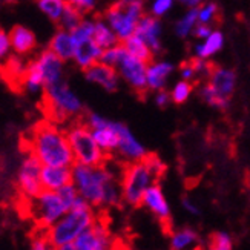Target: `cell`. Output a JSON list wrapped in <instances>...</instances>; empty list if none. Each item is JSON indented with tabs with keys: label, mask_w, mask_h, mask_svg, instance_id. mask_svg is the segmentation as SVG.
I'll use <instances>...</instances> for the list:
<instances>
[{
	"label": "cell",
	"mask_w": 250,
	"mask_h": 250,
	"mask_svg": "<svg viewBox=\"0 0 250 250\" xmlns=\"http://www.w3.org/2000/svg\"><path fill=\"white\" fill-rule=\"evenodd\" d=\"M135 34L147 43L154 56L161 54V51H163V45H161V21H160L158 17L152 16V14H145L138 20Z\"/></svg>",
	"instance_id": "cell-15"
},
{
	"label": "cell",
	"mask_w": 250,
	"mask_h": 250,
	"mask_svg": "<svg viewBox=\"0 0 250 250\" xmlns=\"http://www.w3.org/2000/svg\"><path fill=\"white\" fill-rule=\"evenodd\" d=\"M208 82L212 84V88L216 91V94H218L221 99L230 100V97L236 88V74L232 69L215 66L213 64L208 77Z\"/></svg>",
	"instance_id": "cell-17"
},
{
	"label": "cell",
	"mask_w": 250,
	"mask_h": 250,
	"mask_svg": "<svg viewBox=\"0 0 250 250\" xmlns=\"http://www.w3.org/2000/svg\"><path fill=\"white\" fill-rule=\"evenodd\" d=\"M28 152L43 166H74V154L66 135L56 122L39 123L28 138Z\"/></svg>",
	"instance_id": "cell-2"
},
{
	"label": "cell",
	"mask_w": 250,
	"mask_h": 250,
	"mask_svg": "<svg viewBox=\"0 0 250 250\" xmlns=\"http://www.w3.org/2000/svg\"><path fill=\"white\" fill-rule=\"evenodd\" d=\"M172 5H173V0H155L150 6V14L155 16V17L165 16L172 8Z\"/></svg>",
	"instance_id": "cell-43"
},
{
	"label": "cell",
	"mask_w": 250,
	"mask_h": 250,
	"mask_svg": "<svg viewBox=\"0 0 250 250\" xmlns=\"http://www.w3.org/2000/svg\"><path fill=\"white\" fill-rule=\"evenodd\" d=\"M11 40H9V32L0 29V68H2L3 62L11 56Z\"/></svg>",
	"instance_id": "cell-42"
},
{
	"label": "cell",
	"mask_w": 250,
	"mask_h": 250,
	"mask_svg": "<svg viewBox=\"0 0 250 250\" xmlns=\"http://www.w3.org/2000/svg\"><path fill=\"white\" fill-rule=\"evenodd\" d=\"M102 54H103V48L94 39H89V40L77 43L72 62L75 63V66L84 71L89 66H92L94 63L100 62Z\"/></svg>",
	"instance_id": "cell-19"
},
{
	"label": "cell",
	"mask_w": 250,
	"mask_h": 250,
	"mask_svg": "<svg viewBox=\"0 0 250 250\" xmlns=\"http://www.w3.org/2000/svg\"><path fill=\"white\" fill-rule=\"evenodd\" d=\"M94 40L99 45L106 49L120 43V39L117 37L115 31L109 26V23L104 19H95V28H94Z\"/></svg>",
	"instance_id": "cell-26"
},
{
	"label": "cell",
	"mask_w": 250,
	"mask_h": 250,
	"mask_svg": "<svg viewBox=\"0 0 250 250\" xmlns=\"http://www.w3.org/2000/svg\"><path fill=\"white\" fill-rule=\"evenodd\" d=\"M92 135L99 146L103 149L104 154L109 157L115 154L118 140H120V132H118V123L117 122H107V125L92 129Z\"/></svg>",
	"instance_id": "cell-22"
},
{
	"label": "cell",
	"mask_w": 250,
	"mask_h": 250,
	"mask_svg": "<svg viewBox=\"0 0 250 250\" xmlns=\"http://www.w3.org/2000/svg\"><path fill=\"white\" fill-rule=\"evenodd\" d=\"M43 165L28 152L25 158L21 160L20 167L17 172V188L21 193V197L25 200L34 198L36 195H39L43 188H42V181H40V173H42Z\"/></svg>",
	"instance_id": "cell-9"
},
{
	"label": "cell",
	"mask_w": 250,
	"mask_h": 250,
	"mask_svg": "<svg viewBox=\"0 0 250 250\" xmlns=\"http://www.w3.org/2000/svg\"><path fill=\"white\" fill-rule=\"evenodd\" d=\"M45 109L52 122L60 123L79 117L83 112V103L71 86L63 80L45 86L43 91Z\"/></svg>",
	"instance_id": "cell-4"
},
{
	"label": "cell",
	"mask_w": 250,
	"mask_h": 250,
	"mask_svg": "<svg viewBox=\"0 0 250 250\" xmlns=\"http://www.w3.org/2000/svg\"><path fill=\"white\" fill-rule=\"evenodd\" d=\"M218 11H220L218 6H216V3H213V2L198 6V21L200 23L210 25L212 21L218 17Z\"/></svg>",
	"instance_id": "cell-40"
},
{
	"label": "cell",
	"mask_w": 250,
	"mask_h": 250,
	"mask_svg": "<svg viewBox=\"0 0 250 250\" xmlns=\"http://www.w3.org/2000/svg\"><path fill=\"white\" fill-rule=\"evenodd\" d=\"M155 103H157V106L158 107H163V109H165V107L172 102V99H170V94L166 91V89H160V91H157V95H155Z\"/></svg>",
	"instance_id": "cell-48"
},
{
	"label": "cell",
	"mask_w": 250,
	"mask_h": 250,
	"mask_svg": "<svg viewBox=\"0 0 250 250\" xmlns=\"http://www.w3.org/2000/svg\"><path fill=\"white\" fill-rule=\"evenodd\" d=\"M66 5V0H37V6L42 11V14L46 16L51 21H56V23H59Z\"/></svg>",
	"instance_id": "cell-29"
},
{
	"label": "cell",
	"mask_w": 250,
	"mask_h": 250,
	"mask_svg": "<svg viewBox=\"0 0 250 250\" xmlns=\"http://www.w3.org/2000/svg\"><path fill=\"white\" fill-rule=\"evenodd\" d=\"M66 2L72 6H75L79 11H82L83 14L92 13V11L97 8V3L99 0H66Z\"/></svg>",
	"instance_id": "cell-44"
},
{
	"label": "cell",
	"mask_w": 250,
	"mask_h": 250,
	"mask_svg": "<svg viewBox=\"0 0 250 250\" xmlns=\"http://www.w3.org/2000/svg\"><path fill=\"white\" fill-rule=\"evenodd\" d=\"M74 247L75 250H107L114 247V238L107 224L97 218L89 229L74 241Z\"/></svg>",
	"instance_id": "cell-11"
},
{
	"label": "cell",
	"mask_w": 250,
	"mask_h": 250,
	"mask_svg": "<svg viewBox=\"0 0 250 250\" xmlns=\"http://www.w3.org/2000/svg\"><path fill=\"white\" fill-rule=\"evenodd\" d=\"M95 208L82 200L74 208L68 209L62 218L48 229L51 247L62 249L64 244H74V241L95 223Z\"/></svg>",
	"instance_id": "cell-3"
},
{
	"label": "cell",
	"mask_w": 250,
	"mask_h": 250,
	"mask_svg": "<svg viewBox=\"0 0 250 250\" xmlns=\"http://www.w3.org/2000/svg\"><path fill=\"white\" fill-rule=\"evenodd\" d=\"M45 86H46V82H45V79H43L42 72L37 69V66L34 63L29 62L28 69L23 75V79H21L20 88L29 95H39V94H43Z\"/></svg>",
	"instance_id": "cell-25"
},
{
	"label": "cell",
	"mask_w": 250,
	"mask_h": 250,
	"mask_svg": "<svg viewBox=\"0 0 250 250\" xmlns=\"http://www.w3.org/2000/svg\"><path fill=\"white\" fill-rule=\"evenodd\" d=\"M122 43H123L125 49L130 54V56H134V57H137L140 60L146 62V63L152 62V59H154V54H152L149 45L141 37H138L137 34H132L126 40H123Z\"/></svg>",
	"instance_id": "cell-28"
},
{
	"label": "cell",
	"mask_w": 250,
	"mask_h": 250,
	"mask_svg": "<svg viewBox=\"0 0 250 250\" xmlns=\"http://www.w3.org/2000/svg\"><path fill=\"white\" fill-rule=\"evenodd\" d=\"M28 201V212L32 216L39 227L49 229L52 224H56L62 216L66 213L68 208L63 203L60 193L57 190L43 189L34 198Z\"/></svg>",
	"instance_id": "cell-8"
},
{
	"label": "cell",
	"mask_w": 250,
	"mask_h": 250,
	"mask_svg": "<svg viewBox=\"0 0 250 250\" xmlns=\"http://www.w3.org/2000/svg\"><path fill=\"white\" fill-rule=\"evenodd\" d=\"M223 46H224V36L220 31H212V34L208 39H204L203 43H198L195 46V57L209 59L213 54L221 51Z\"/></svg>",
	"instance_id": "cell-27"
},
{
	"label": "cell",
	"mask_w": 250,
	"mask_h": 250,
	"mask_svg": "<svg viewBox=\"0 0 250 250\" xmlns=\"http://www.w3.org/2000/svg\"><path fill=\"white\" fill-rule=\"evenodd\" d=\"M118 132H120V140H118V146L115 150L118 158L125 163H132L140 161L146 157L147 150L135 138V135L130 132V129L126 125L118 123Z\"/></svg>",
	"instance_id": "cell-12"
},
{
	"label": "cell",
	"mask_w": 250,
	"mask_h": 250,
	"mask_svg": "<svg viewBox=\"0 0 250 250\" xmlns=\"http://www.w3.org/2000/svg\"><path fill=\"white\" fill-rule=\"evenodd\" d=\"M123 52H125V46H123V43L120 42L118 45H114L111 48H106L103 49V54H102V59L100 62L106 63V64H109V66H117V63L118 60L122 59L123 56Z\"/></svg>",
	"instance_id": "cell-39"
},
{
	"label": "cell",
	"mask_w": 250,
	"mask_h": 250,
	"mask_svg": "<svg viewBox=\"0 0 250 250\" xmlns=\"http://www.w3.org/2000/svg\"><path fill=\"white\" fill-rule=\"evenodd\" d=\"M42 188L46 190H60L72 183V169L68 166H43L40 173Z\"/></svg>",
	"instance_id": "cell-18"
},
{
	"label": "cell",
	"mask_w": 250,
	"mask_h": 250,
	"mask_svg": "<svg viewBox=\"0 0 250 250\" xmlns=\"http://www.w3.org/2000/svg\"><path fill=\"white\" fill-rule=\"evenodd\" d=\"M180 74H181V77L183 80H193V79H197V74H195V69L192 66V63L190 62H184L181 64V68H180Z\"/></svg>",
	"instance_id": "cell-47"
},
{
	"label": "cell",
	"mask_w": 250,
	"mask_h": 250,
	"mask_svg": "<svg viewBox=\"0 0 250 250\" xmlns=\"http://www.w3.org/2000/svg\"><path fill=\"white\" fill-rule=\"evenodd\" d=\"M115 69L120 74V79H123L130 88H132L138 95H145L147 89V82H146V71H147V63L140 60L125 49L122 59L118 60Z\"/></svg>",
	"instance_id": "cell-10"
},
{
	"label": "cell",
	"mask_w": 250,
	"mask_h": 250,
	"mask_svg": "<svg viewBox=\"0 0 250 250\" xmlns=\"http://www.w3.org/2000/svg\"><path fill=\"white\" fill-rule=\"evenodd\" d=\"M200 95H201V99L208 103V104H210V106H213V107H216V109H220V111H224V109H227V106H229V100H224V99H221V97L216 94V91L212 88V84L208 82L206 83L203 88H201V91H200Z\"/></svg>",
	"instance_id": "cell-34"
},
{
	"label": "cell",
	"mask_w": 250,
	"mask_h": 250,
	"mask_svg": "<svg viewBox=\"0 0 250 250\" xmlns=\"http://www.w3.org/2000/svg\"><path fill=\"white\" fill-rule=\"evenodd\" d=\"M183 206H184V209H186L188 212H190V213H193V215H197V213H198L197 206H195L192 201H189V198H184V200H183Z\"/></svg>",
	"instance_id": "cell-49"
},
{
	"label": "cell",
	"mask_w": 250,
	"mask_h": 250,
	"mask_svg": "<svg viewBox=\"0 0 250 250\" xmlns=\"http://www.w3.org/2000/svg\"><path fill=\"white\" fill-rule=\"evenodd\" d=\"M42 229V233H36L32 236V241H31V249L32 250H46L51 247L49 243V236H48V229Z\"/></svg>",
	"instance_id": "cell-41"
},
{
	"label": "cell",
	"mask_w": 250,
	"mask_h": 250,
	"mask_svg": "<svg viewBox=\"0 0 250 250\" xmlns=\"http://www.w3.org/2000/svg\"><path fill=\"white\" fill-rule=\"evenodd\" d=\"M173 72V64L169 62H149L146 71V82L149 91L165 89L169 75Z\"/></svg>",
	"instance_id": "cell-23"
},
{
	"label": "cell",
	"mask_w": 250,
	"mask_h": 250,
	"mask_svg": "<svg viewBox=\"0 0 250 250\" xmlns=\"http://www.w3.org/2000/svg\"><path fill=\"white\" fill-rule=\"evenodd\" d=\"M66 135L74 154L75 163L88 166H100L107 160V155L99 146L92 135V129L84 122H75L66 129Z\"/></svg>",
	"instance_id": "cell-5"
},
{
	"label": "cell",
	"mask_w": 250,
	"mask_h": 250,
	"mask_svg": "<svg viewBox=\"0 0 250 250\" xmlns=\"http://www.w3.org/2000/svg\"><path fill=\"white\" fill-rule=\"evenodd\" d=\"M143 161L146 163V166L149 167V170L154 173V177L158 180V183H160V180L165 177V173H166V165L163 163V160L158 157V155H155V154H146V157L143 158Z\"/></svg>",
	"instance_id": "cell-36"
},
{
	"label": "cell",
	"mask_w": 250,
	"mask_h": 250,
	"mask_svg": "<svg viewBox=\"0 0 250 250\" xmlns=\"http://www.w3.org/2000/svg\"><path fill=\"white\" fill-rule=\"evenodd\" d=\"M28 63L26 60H23L21 56H9L5 62H3V77L11 83V84H17L20 86L21 83V79H23V75L28 69Z\"/></svg>",
	"instance_id": "cell-24"
},
{
	"label": "cell",
	"mask_w": 250,
	"mask_h": 250,
	"mask_svg": "<svg viewBox=\"0 0 250 250\" xmlns=\"http://www.w3.org/2000/svg\"><path fill=\"white\" fill-rule=\"evenodd\" d=\"M84 79L89 83L100 86L107 92H114L120 84V74L114 66H109L103 62H97L88 69H84Z\"/></svg>",
	"instance_id": "cell-13"
},
{
	"label": "cell",
	"mask_w": 250,
	"mask_h": 250,
	"mask_svg": "<svg viewBox=\"0 0 250 250\" xmlns=\"http://www.w3.org/2000/svg\"><path fill=\"white\" fill-rule=\"evenodd\" d=\"M5 2H8V3H11V2H14V0H5Z\"/></svg>",
	"instance_id": "cell-51"
},
{
	"label": "cell",
	"mask_w": 250,
	"mask_h": 250,
	"mask_svg": "<svg viewBox=\"0 0 250 250\" xmlns=\"http://www.w3.org/2000/svg\"><path fill=\"white\" fill-rule=\"evenodd\" d=\"M94 28H95V19L83 17L80 23L75 26L74 29H71L75 43H80V42H84V40L94 39Z\"/></svg>",
	"instance_id": "cell-32"
},
{
	"label": "cell",
	"mask_w": 250,
	"mask_h": 250,
	"mask_svg": "<svg viewBox=\"0 0 250 250\" xmlns=\"http://www.w3.org/2000/svg\"><path fill=\"white\" fill-rule=\"evenodd\" d=\"M197 23H198V8H189L188 13L177 21L175 25L177 36H180L181 39H186L189 34H192V31Z\"/></svg>",
	"instance_id": "cell-31"
},
{
	"label": "cell",
	"mask_w": 250,
	"mask_h": 250,
	"mask_svg": "<svg viewBox=\"0 0 250 250\" xmlns=\"http://www.w3.org/2000/svg\"><path fill=\"white\" fill-rule=\"evenodd\" d=\"M192 89H193V84L189 80H181V82H178L175 86H173V89L170 92L172 102L177 103V104L186 103L188 99L190 97V94H192Z\"/></svg>",
	"instance_id": "cell-35"
},
{
	"label": "cell",
	"mask_w": 250,
	"mask_h": 250,
	"mask_svg": "<svg viewBox=\"0 0 250 250\" xmlns=\"http://www.w3.org/2000/svg\"><path fill=\"white\" fill-rule=\"evenodd\" d=\"M209 247L212 250H232L233 249V241L227 233L215 232L209 238Z\"/></svg>",
	"instance_id": "cell-38"
},
{
	"label": "cell",
	"mask_w": 250,
	"mask_h": 250,
	"mask_svg": "<svg viewBox=\"0 0 250 250\" xmlns=\"http://www.w3.org/2000/svg\"><path fill=\"white\" fill-rule=\"evenodd\" d=\"M31 62L34 63L37 69L42 72L46 84L56 83L64 79V62L59 56H56L49 48L39 52L34 57V60H31Z\"/></svg>",
	"instance_id": "cell-14"
},
{
	"label": "cell",
	"mask_w": 250,
	"mask_h": 250,
	"mask_svg": "<svg viewBox=\"0 0 250 250\" xmlns=\"http://www.w3.org/2000/svg\"><path fill=\"white\" fill-rule=\"evenodd\" d=\"M181 3L189 8H198L201 5V0H181Z\"/></svg>",
	"instance_id": "cell-50"
},
{
	"label": "cell",
	"mask_w": 250,
	"mask_h": 250,
	"mask_svg": "<svg viewBox=\"0 0 250 250\" xmlns=\"http://www.w3.org/2000/svg\"><path fill=\"white\" fill-rule=\"evenodd\" d=\"M83 17H84V14L82 13V11H79L75 6L68 3L66 8H64V13L62 14V17L59 20V26L63 28V29H69L71 31L80 23Z\"/></svg>",
	"instance_id": "cell-33"
},
{
	"label": "cell",
	"mask_w": 250,
	"mask_h": 250,
	"mask_svg": "<svg viewBox=\"0 0 250 250\" xmlns=\"http://www.w3.org/2000/svg\"><path fill=\"white\" fill-rule=\"evenodd\" d=\"M141 204H143L146 209H149V212L154 213L163 224L170 223V209H169V204L165 198V193H163V190L160 188V183L152 184V186L145 192Z\"/></svg>",
	"instance_id": "cell-16"
},
{
	"label": "cell",
	"mask_w": 250,
	"mask_h": 250,
	"mask_svg": "<svg viewBox=\"0 0 250 250\" xmlns=\"http://www.w3.org/2000/svg\"><path fill=\"white\" fill-rule=\"evenodd\" d=\"M57 192L60 193L62 200H63L64 204H66V208H68V209L74 208L75 204H79V203L83 200V198L80 197V193H79L77 188H75L72 183L66 184V186H63V188H62L60 190H57Z\"/></svg>",
	"instance_id": "cell-37"
},
{
	"label": "cell",
	"mask_w": 250,
	"mask_h": 250,
	"mask_svg": "<svg viewBox=\"0 0 250 250\" xmlns=\"http://www.w3.org/2000/svg\"><path fill=\"white\" fill-rule=\"evenodd\" d=\"M122 197L123 203L132 208H138L143 201L145 192L152 186V184L158 183V180L154 177V173L149 170L146 163L143 160L126 163L122 170Z\"/></svg>",
	"instance_id": "cell-6"
},
{
	"label": "cell",
	"mask_w": 250,
	"mask_h": 250,
	"mask_svg": "<svg viewBox=\"0 0 250 250\" xmlns=\"http://www.w3.org/2000/svg\"><path fill=\"white\" fill-rule=\"evenodd\" d=\"M72 184L77 188L80 197L95 209L114 208L123 201L122 183L117 173L109 167L107 161L100 166H88L74 163Z\"/></svg>",
	"instance_id": "cell-1"
},
{
	"label": "cell",
	"mask_w": 250,
	"mask_h": 250,
	"mask_svg": "<svg viewBox=\"0 0 250 250\" xmlns=\"http://www.w3.org/2000/svg\"><path fill=\"white\" fill-rule=\"evenodd\" d=\"M212 28L209 26V25H206V23H198L195 25V28H193V31H192V34L197 37V39H208L210 34H212Z\"/></svg>",
	"instance_id": "cell-46"
},
{
	"label": "cell",
	"mask_w": 250,
	"mask_h": 250,
	"mask_svg": "<svg viewBox=\"0 0 250 250\" xmlns=\"http://www.w3.org/2000/svg\"><path fill=\"white\" fill-rule=\"evenodd\" d=\"M145 16L143 0H118L104 13V20L115 31L120 42L135 34L138 20Z\"/></svg>",
	"instance_id": "cell-7"
},
{
	"label": "cell",
	"mask_w": 250,
	"mask_h": 250,
	"mask_svg": "<svg viewBox=\"0 0 250 250\" xmlns=\"http://www.w3.org/2000/svg\"><path fill=\"white\" fill-rule=\"evenodd\" d=\"M198 243V233L192 229H181L173 232L170 236V249L173 250H183L192 247Z\"/></svg>",
	"instance_id": "cell-30"
},
{
	"label": "cell",
	"mask_w": 250,
	"mask_h": 250,
	"mask_svg": "<svg viewBox=\"0 0 250 250\" xmlns=\"http://www.w3.org/2000/svg\"><path fill=\"white\" fill-rule=\"evenodd\" d=\"M107 118H104L103 115H100V114H97V112H89L88 115H86V118H84V123L88 125L91 129H97V127H102V126H104V125H107Z\"/></svg>",
	"instance_id": "cell-45"
},
{
	"label": "cell",
	"mask_w": 250,
	"mask_h": 250,
	"mask_svg": "<svg viewBox=\"0 0 250 250\" xmlns=\"http://www.w3.org/2000/svg\"><path fill=\"white\" fill-rule=\"evenodd\" d=\"M75 46H77V43H75L72 32L69 29L59 28L49 40V49L56 54V56H59L63 62L72 60Z\"/></svg>",
	"instance_id": "cell-21"
},
{
	"label": "cell",
	"mask_w": 250,
	"mask_h": 250,
	"mask_svg": "<svg viewBox=\"0 0 250 250\" xmlns=\"http://www.w3.org/2000/svg\"><path fill=\"white\" fill-rule=\"evenodd\" d=\"M9 40H11V49L17 56L25 57L31 54L37 46V37L29 28L17 25L9 31Z\"/></svg>",
	"instance_id": "cell-20"
}]
</instances>
